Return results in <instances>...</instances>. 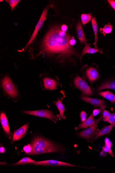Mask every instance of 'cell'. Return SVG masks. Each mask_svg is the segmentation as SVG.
Instances as JSON below:
<instances>
[{"instance_id": "ac0fdd59", "label": "cell", "mask_w": 115, "mask_h": 173, "mask_svg": "<svg viewBox=\"0 0 115 173\" xmlns=\"http://www.w3.org/2000/svg\"><path fill=\"white\" fill-rule=\"evenodd\" d=\"M105 89L115 90V80L104 83L97 88L98 91H101Z\"/></svg>"}, {"instance_id": "484cf974", "label": "cell", "mask_w": 115, "mask_h": 173, "mask_svg": "<svg viewBox=\"0 0 115 173\" xmlns=\"http://www.w3.org/2000/svg\"><path fill=\"white\" fill-rule=\"evenodd\" d=\"M6 1L9 3L11 9L12 10H14L15 7L17 6V5L21 1L20 0H8V1H7L6 0Z\"/></svg>"}, {"instance_id": "6da1fadb", "label": "cell", "mask_w": 115, "mask_h": 173, "mask_svg": "<svg viewBox=\"0 0 115 173\" xmlns=\"http://www.w3.org/2000/svg\"><path fill=\"white\" fill-rule=\"evenodd\" d=\"M72 38L59 26H55L49 30L42 44V52L51 56H55L60 60H65L75 54L70 41Z\"/></svg>"}, {"instance_id": "3957f363", "label": "cell", "mask_w": 115, "mask_h": 173, "mask_svg": "<svg viewBox=\"0 0 115 173\" xmlns=\"http://www.w3.org/2000/svg\"><path fill=\"white\" fill-rule=\"evenodd\" d=\"M2 85L3 90L9 96L12 98H16L18 94L17 89L8 76H5L2 81Z\"/></svg>"}, {"instance_id": "7c38bea8", "label": "cell", "mask_w": 115, "mask_h": 173, "mask_svg": "<svg viewBox=\"0 0 115 173\" xmlns=\"http://www.w3.org/2000/svg\"><path fill=\"white\" fill-rule=\"evenodd\" d=\"M114 124H111L109 126H105L101 129L98 131L94 138L92 139V141L98 139V138L101 136L110 133L113 128L114 126Z\"/></svg>"}, {"instance_id": "30bf717a", "label": "cell", "mask_w": 115, "mask_h": 173, "mask_svg": "<svg viewBox=\"0 0 115 173\" xmlns=\"http://www.w3.org/2000/svg\"><path fill=\"white\" fill-rule=\"evenodd\" d=\"M28 125L26 124L14 132L12 138V141L19 140L24 136L28 129Z\"/></svg>"}, {"instance_id": "83f0119b", "label": "cell", "mask_w": 115, "mask_h": 173, "mask_svg": "<svg viewBox=\"0 0 115 173\" xmlns=\"http://www.w3.org/2000/svg\"><path fill=\"white\" fill-rule=\"evenodd\" d=\"M111 114L110 112L107 110H104L103 112V114L101 117V118H103V120L106 119L110 116Z\"/></svg>"}, {"instance_id": "8992f818", "label": "cell", "mask_w": 115, "mask_h": 173, "mask_svg": "<svg viewBox=\"0 0 115 173\" xmlns=\"http://www.w3.org/2000/svg\"><path fill=\"white\" fill-rule=\"evenodd\" d=\"M74 83L76 87L85 95L91 96L93 95L92 90L88 85L81 77L78 76H76L74 79Z\"/></svg>"}, {"instance_id": "ba28073f", "label": "cell", "mask_w": 115, "mask_h": 173, "mask_svg": "<svg viewBox=\"0 0 115 173\" xmlns=\"http://www.w3.org/2000/svg\"><path fill=\"white\" fill-rule=\"evenodd\" d=\"M36 165H49V166H63L70 167H76V165L64 162L55 160H48L37 161L32 163Z\"/></svg>"}, {"instance_id": "ffe728a7", "label": "cell", "mask_w": 115, "mask_h": 173, "mask_svg": "<svg viewBox=\"0 0 115 173\" xmlns=\"http://www.w3.org/2000/svg\"><path fill=\"white\" fill-rule=\"evenodd\" d=\"M92 28L93 30H94V33L95 35V42L94 44L95 45V48H97V43L98 41V25L97 23H96V20L95 18L94 17L93 18L92 20Z\"/></svg>"}, {"instance_id": "4fadbf2b", "label": "cell", "mask_w": 115, "mask_h": 173, "mask_svg": "<svg viewBox=\"0 0 115 173\" xmlns=\"http://www.w3.org/2000/svg\"><path fill=\"white\" fill-rule=\"evenodd\" d=\"M0 119H1L2 126L5 133L7 135L10 136L11 133L10 127L9 126L8 119H7V117L4 112H2L1 113Z\"/></svg>"}, {"instance_id": "1f68e13d", "label": "cell", "mask_w": 115, "mask_h": 173, "mask_svg": "<svg viewBox=\"0 0 115 173\" xmlns=\"http://www.w3.org/2000/svg\"><path fill=\"white\" fill-rule=\"evenodd\" d=\"M61 28L62 31L66 32L67 28V27L66 25H63L61 27Z\"/></svg>"}, {"instance_id": "d4e9b609", "label": "cell", "mask_w": 115, "mask_h": 173, "mask_svg": "<svg viewBox=\"0 0 115 173\" xmlns=\"http://www.w3.org/2000/svg\"><path fill=\"white\" fill-rule=\"evenodd\" d=\"M101 33L104 35L108 34L111 33L112 31V25L109 24L106 25L103 28H101Z\"/></svg>"}, {"instance_id": "9a60e30c", "label": "cell", "mask_w": 115, "mask_h": 173, "mask_svg": "<svg viewBox=\"0 0 115 173\" xmlns=\"http://www.w3.org/2000/svg\"><path fill=\"white\" fill-rule=\"evenodd\" d=\"M94 117L92 114H91L88 119H87L85 122L82 123L79 126L76 127L75 129L78 130L79 129H86L92 126L96 122V121L94 120Z\"/></svg>"}, {"instance_id": "f1b7e54d", "label": "cell", "mask_w": 115, "mask_h": 173, "mask_svg": "<svg viewBox=\"0 0 115 173\" xmlns=\"http://www.w3.org/2000/svg\"><path fill=\"white\" fill-rule=\"evenodd\" d=\"M87 114L85 111H83L80 113V118H81V121L82 123L85 122L86 120Z\"/></svg>"}, {"instance_id": "52a82bcc", "label": "cell", "mask_w": 115, "mask_h": 173, "mask_svg": "<svg viewBox=\"0 0 115 173\" xmlns=\"http://www.w3.org/2000/svg\"><path fill=\"white\" fill-rule=\"evenodd\" d=\"M99 123V120L96 121L94 124L89 128L86 129L78 133V136L80 138H83L87 140H90L94 138L97 132L98 125Z\"/></svg>"}, {"instance_id": "836d02e7", "label": "cell", "mask_w": 115, "mask_h": 173, "mask_svg": "<svg viewBox=\"0 0 115 173\" xmlns=\"http://www.w3.org/2000/svg\"><path fill=\"white\" fill-rule=\"evenodd\" d=\"M5 151V149H2V148H1V153H4Z\"/></svg>"}, {"instance_id": "d6a6232c", "label": "cell", "mask_w": 115, "mask_h": 173, "mask_svg": "<svg viewBox=\"0 0 115 173\" xmlns=\"http://www.w3.org/2000/svg\"><path fill=\"white\" fill-rule=\"evenodd\" d=\"M70 45L72 46L74 45L76 43V41L74 39H71L70 41Z\"/></svg>"}, {"instance_id": "4dcf8cb0", "label": "cell", "mask_w": 115, "mask_h": 173, "mask_svg": "<svg viewBox=\"0 0 115 173\" xmlns=\"http://www.w3.org/2000/svg\"><path fill=\"white\" fill-rule=\"evenodd\" d=\"M108 2L112 8L115 11V1L114 0H109Z\"/></svg>"}, {"instance_id": "7a4b0ae2", "label": "cell", "mask_w": 115, "mask_h": 173, "mask_svg": "<svg viewBox=\"0 0 115 173\" xmlns=\"http://www.w3.org/2000/svg\"><path fill=\"white\" fill-rule=\"evenodd\" d=\"M31 152L28 154L36 155L49 153H61L65 152L64 149L48 140L41 137L34 138L31 145Z\"/></svg>"}, {"instance_id": "2e32d148", "label": "cell", "mask_w": 115, "mask_h": 173, "mask_svg": "<svg viewBox=\"0 0 115 173\" xmlns=\"http://www.w3.org/2000/svg\"><path fill=\"white\" fill-rule=\"evenodd\" d=\"M76 33L78 39L82 43H86V38L84 33L83 27L81 23L79 22L76 25Z\"/></svg>"}, {"instance_id": "5b68a950", "label": "cell", "mask_w": 115, "mask_h": 173, "mask_svg": "<svg viewBox=\"0 0 115 173\" xmlns=\"http://www.w3.org/2000/svg\"><path fill=\"white\" fill-rule=\"evenodd\" d=\"M48 8H45L43 11V12L42 14L41 17L38 21V22L36 24L35 28L33 33L32 35V36L29 40L28 43L25 47V49L27 48L29 45H30V44H32L33 42L35 40L36 35H37L38 31L40 30V29L41 28L43 25L44 22L46 20L47 13H48Z\"/></svg>"}, {"instance_id": "9c48e42d", "label": "cell", "mask_w": 115, "mask_h": 173, "mask_svg": "<svg viewBox=\"0 0 115 173\" xmlns=\"http://www.w3.org/2000/svg\"><path fill=\"white\" fill-rule=\"evenodd\" d=\"M81 99L85 102L93 105L94 106L99 107L102 110H104L107 106V104L103 100L90 98L83 95L82 96Z\"/></svg>"}, {"instance_id": "cb8c5ba5", "label": "cell", "mask_w": 115, "mask_h": 173, "mask_svg": "<svg viewBox=\"0 0 115 173\" xmlns=\"http://www.w3.org/2000/svg\"><path fill=\"white\" fill-rule=\"evenodd\" d=\"M92 16L89 14H83L81 16V21L83 25L86 24L89 22L92 19Z\"/></svg>"}, {"instance_id": "d6986e66", "label": "cell", "mask_w": 115, "mask_h": 173, "mask_svg": "<svg viewBox=\"0 0 115 173\" xmlns=\"http://www.w3.org/2000/svg\"><path fill=\"white\" fill-rule=\"evenodd\" d=\"M100 50L97 49L93 48L90 47V44L85 43V45L82 52L81 57L86 54H94L100 51Z\"/></svg>"}, {"instance_id": "8fae6325", "label": "cell", "mask_w": 115, "mask_h": 173, "mask_svg": "<svg viewBox=\"0 0 115 173\" xmlns=\"http://www.w3.org/2000/svg\"><path fill=\"white\" fill-rule=\"evenodd\" d=\"M87 78L91 83H93L97 80L99 77V73L97 70L94 67L89 68L86 71Z\"/></svg>"}, {"instance_id": "7402d4cb", "label": "cell", "mask_w": 115, "mask_h": 173, "mask_svg": "<svg viewBox=\"0 0 115 173\" xmlns=\"http://www.w3.org/2000/svg\"><path fill=\"white\" fill-rule=\"evenodd\" d=\"M105 145L103 147V150L104 151L107 153L111 156H114V154L111 148V147L112 145V143L108 139H105Z\"/></svg>"}, {"instance_id": "f546056e", "label": "cell", "mask_w": 115, "mask_h": 173, "mask_svg": "<svg viewBox=\"0 0 115 173\" xmlns=\"http://www.w3.org/2000/svg\"><path fill=\"white\" fill-rule=\"evenodd\" d=\"M102 110L100 108L98 109L94 110L93 111L92 115L94 117H95Z\"/></svg>"}, {"instance_id": "277c9868", "label": "cell", "mask_w": 115, "mask_h": 173, "mask_svg": "<svg viewBox=\"0 0 115 173\" xmlns=\"http://www.w3.org/2000/svg\"><path fill=\"white\" fill-rule=\"evenodd\" d=\"M23 113L40 117L46 118L56 123L58 117L56 116L52 112L48 110H41L36 111H23Z\"/></svg>"}, {"instance_id": "4316f807", "label": "cell", "mask_w": 115, "mask_h": 173, "mask_svg": "<svg viewBox=\"0 0 115 173\" xmlns=\"http://www.w3.org/2000/svg\"><path fill=\"white\" fill-rule=\"evenodd\" d=\"M102 120L110 123L111 124H114L115 125L114 126H115V113L111 114L110 116L108 118L103 120Z\"/></svg>"}, {"instance_id": "5bb4252c", "label": "cell", "mask_w": 115, "mask_h": 173, "mask_svg": "<svg viewBox=\"0 0 115 173\" xmlns=\"http://www.w3.org/2000/svg\"><path fill=\"white\" fill-rule=\"evenodd\" d=\"M43 85L47 90H54L56 89L57 84L53 79L49 78H45L43 79Z\"/></svg>"}, {"instance_id": "e0dca14e", "label": "cell", "mask_w": 115, "mask_h": 173, "mask_svg": "<svg viewBox=\"0 0 115 173\" xmlns=\"http://www.w3.org/2000/svg\"><path fill=\"white\" fill-rule=\"evenodd\" d=\"M98 94L111 102L115 103V95L109 91L100 92Z\"/></svg>"}, {"instance_id": "603a6c76", "label": "cell", "mask_w": 115, "mask_h": 173, "mask_svg": "<svg viewBox=\"0 0 115 173\" xmlns=\"http://www.w3.org/2000/svg\"><path fill=\"white\" fill-rule=\"evenodd\" d=\"M36 161L28 157H25L23 158L21 160L17 162L16 163L12 165H25L27 164H32L35 163Z\"/></svg>"}, {"instance_id": "44dd1931", "label": "cell", "mask_w": 115, "mask_h": 173, "mask_svg": "<svg viewBox=\"0 0 115 173\" xmlns=\"http://www.w3.org/2000/svg\"><path fill=\"white\" fill-rule=\"evenodd\" d=\"M55 104L59 111V120H60L61 118L65 119L64 115V113L65 110L61 100H58L55 103Z\"/></svg>"}]
</instances>
